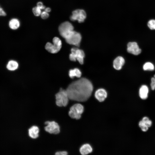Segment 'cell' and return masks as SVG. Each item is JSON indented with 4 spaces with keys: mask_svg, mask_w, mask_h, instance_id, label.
<instances>
[{
    "mask_svg": "<svg viewBox=\"0 0 155 155\" xmlns=\"http://www.w3.org/2000/svg\"><path fill=\"white\" fill-rule=\"evenodd\" d=\"M66 90L69 99L84 102L87 100L91 96L93 87L89 80L82 78L72 82Z\"/></svg>",
    "mask_w": 155,
    "mask_h": 155,
    "instance_id": "cell-1",
    "label": "cell"
},
{
    "mask_svg": "<svg viewBox=\"0 0 155 155\" xmlns=\"http://www.w3.org/2000/svg\"><path fill=\"white\" fill-rule=\"evenodd\" d=\"M56 103L59 106H65L69 99L66 90L60 88L55 95Z\"/></svg>",
    "mask_w": 155,
    "mask_h": 155,
    "instance_id": "cell-2",
    "label": "cell"
},
{
    "mask_svg": "<svg viewBox=\"0 0 155 155\" xmlns=\"http://www.w3.org/2000/svg\"><path fill=\"white\" fill-rule=\"evenodd\" d=\"M53 44L50 42H47L45 46V48L50 53H56L61 49L62 46V42L59 38L55 37L53 39Z\"/></svg>",
    "mask_w": 155,
    "mask_h": 155,
    "instance_id": "cell-3",
    "label": "cell"
},
{
    "mask_svg": "<svg viewBox=\"0 0 155 155\" xmlns=\"http://www.w3.org/2000/svg\"><path fill=\"white\" fill-rule=\"evenodd\" d=\"M65 39L68 44L79 46L82 40V36L79 32L73 30Z\"/></svg>",
    "mask_w": 155,
    "mask_h": 155,
    "instance_id": "cell-4",
    "label": "cell"
},
{
    "mask_svg": "<svg viewBox=\"0 0 155 155\" xmlns=\"http://www.w3.org/2000/svg\"><path fill=\"white\" fill-rule=\"evenodd\" d=\"M71 52L69 56L70 60L75 61L77 60L80 64L83 63L85 54L83 51L77 48H73L71 49Z\"/></svg>",
    "mask_w": 155,
    "mask_h": 155,
    "instance_id": "cell-5",
    "label": "cell"
},
{
    "mask_svg": "<svg viewBox=\"0 0 155 155\" xmlns=\"http://www.w3.org/2000/svg\"><path fill=\"white\" fill-rule=\"evenodd\" d=\"M84 111V107L80 104H74L70 108L69 112V116L73 119H79L81 117V114Z\"/></svg>",
    "mask_w": 155,
    "mask_h": 155,
    "instance_id": "cell-6",
    "label": "cell"
},
{
    "mask_svg": "<svg viewBox=\"0 0 155 155\" xmlns=\"http://www.w3.org/2000/svg\"><path fill=\"white\" fill-rule=\"evenodd\" d=\"M59 31L61 36L64 39L74 30L72 24L68 21L63 22L59 26Z\"/></svg>",
    "mask_w": 155,
    "mask_h": 155,
    "instance_id": "cell-7",
    "label": "cell"
},
{
    "mask_svg": "<svg viewBox=\"0 0 155 155\" xmlns=\"http://www.w3.org/2000/svg\"><path fill=\"white\" fill-rule=\"evenodd\" d=\"M70 16V20L73 21H77L79 23L84 22L87 17L86 11L82 9H77L73 11Z\"/></svg>",
    "mask_w": 155,
    "mask_h": 155,
    "instance_id": "cell-8",
    "label": "cell"
},
{
    "mask_svg": "<svg viewBox=\"0 0 155 155\" xmlns=\"http://www.w3.org/2000/svg\"><path fill=\"white\" fill-rule=\"evenodd\" d=\"M45 124L46 125L44 127L46 132L54 134H57L60 132V127L58 124L55 121H46Z\"/></svg>",
    "mask_w": 155,
    "mask_h": 155,
    "instance_id": "cell-9",
    "label": "cell"
},
{
    "mask_svg": "<svg viewBox=\"0 0 155 155\" xmlns=\"http://www.w3.org/2000/svg\"><path fill=\"white\" fill-rule=\"evenodd\" d=\"M127 52L134 55H137L141 52L142 50L138 43L135 41L129 42L127 45Z\"/></svg>",
    "mask_w": 155,
    "mask_h": 155,
    "instance_id": "cell-10",
    "label": "cell"
},
{
    "mask_svg": "<svg viewBox=\"0 0 155 155\" xmlns=\"http://www.w3.org/2000/svg\"><path fill=\"white\" fill-rule=\"evenodd\" d=\"M152 124V122L147 116L143 117L138 123V126L143 132L147 131Z\"/></svg>",
    "mask_w": 155,
    "mask_h": 155,
    "instance_id": "cell-11",
    "label": "cell"
},
{
    "mask_svg": "<svg viewBox=\"0 0 155 155\" xmlns=\"http://www.w3.org/2000/svg\"><path fill=\"white\" fill-rule=\"evenodd\" d=\"M149 92V88L146 85L143 84L140 88L139 90V95L140 98L143 100L147 98Z\"/></svg>",
    "mask_w": 155,
    "mask_h": 155,
    "instance_id": "cell-12",
    "label": "cell"
},
{
    "mask_svg": "<svg viewBox=\"0 0 155 155\" xmlns=\"http://www.w3.org/2000/svg\"><path fill=\"white\" fill-rule=\"evenodd\" d=\"M125 63V60L122 56H118L116 58L113 62V66L116 70L121 69Z\"/></svg>",
    "mask_w": 155,
    "mask_h": 155,
    "instance_id": "cell-13",
    "label": "cell"
},
{
    "mask_svg": "<svg viewBox=\"0 0 155 155\" xmlns=\"http://www.w3.org/2000/svg\"><path fill=\"white\" fill-rule=\"evenodd\" d=\"M95 96L99 101L103 102L106 98L107 93L104 89H99L96 91L95 93Z\"/></svg>",
    "mask_w": 155,
    "mask_h": 155,
    "instance_id": "cell-14",
    "label": "cell"
},
{
    "mask_svg": "<svg viewBox=\"0 0 155 155\" xmlns=\"http://www.w3.org/2000/svg\"><path fill=\"white\" fill-rule=\"evenodd\" d=\"M39 129L36 126H33L28 130V134L29 136L32 138L36 139L38 136Z\"/></svg>",
    "mask_w": 155,
    "mask_h": 155,
    "instance_id": "cell-15",
    "label": "cell"
},
{
    "mask_svg": "<svg viewBox=\"0 0 155 155\" xmlns=\"http://www.w3.org/2000/svg\"><path fill=\"white\" fill-rule=\"evenodd\" d=\"M92 148L91 146L88 144H85L80 147V151L81 154L85 155L91 153Z\"/></svg>",
    "mask_w": 155,
    "mask_h": 155,
    "instance_id": "cell-16",
    "label": "cell"
},
{
    "mask_svg": "<svg viewBox=\"0 0 155 155\" xmlns=\"http://www.w3.org/2000/svg\"><path fill=\"white\" fill-rule=\"evenodd\" d=\"M18 64L17 61L13 60H11L7 63L6 67L10 71H13L17 69L18 67Z\"/></svg>",
    "mask_w": 155,
    "mask_h": 155,
    "instance_id": "cell-17",
    "label": "cell"
},
{
    "mask_svg": "<svg viewBox=\"0 0 155 155\" xmlns=\"http://www.w3.org/2000/svg\"><path fill=\"white\" fill-rule=\"evenodd\" d=\"M69 75L71 78H73L75 77L80 78L82 75V73L80 70L77 68L70 69L69 72Z\"/></svg>",
    "mask_w": 155,
    "mask_h": 155,
    "instance_id": "cell-18",
    "label": "cell"
},
{
    "mask_svg": "<svg viewBox=\"0 0 155 155\" xmlns=\"http://www.w3.org/2000/svg\"><path fill=\"white\" fill-rule=\"evenodd\" d=\"M20 25V22L16 18L11 19L9 22V26L10 28L13 30L18 29Z\"/></svg>",
    "mask_w": 155,
    "mask_h": 155,
    "instance_id": "cell-19",
    "label": "cell"
},
{
    "mask_svg": "<svg viewBox=\"0 0 155 155\" xmlns=\"http://www.w3.org/2000/svg\"><path fill=\"white\" fill-rule=\"evenodd\" d=\"M143 69L145 71H152L154 70L155 67L152 63L147 61L143 64Z\"/></svg>",
    "mask_w": 155,
    "mask_h": 155,
    "instance_id": "cell-20",
    "label": "cell"
},
{
    "mask_svg": "<svg viewBox=\"0 0 155 155\" xmlns=\"http://www.w3.org/2000/svg\"><path fill=\"white\" fill-rule=\"evenodd\" d=\"M32 11L35 16H38L40 15L41 13V9L37 6L34 7L32 8Z\"/></svg>",
    "mask_w": 155,
    "mask_h": 155,
    "instance_id": "cell-21",
    "label": "cell"
},
{
    "mask_svg": "<svg viewBox=\"0 0 155 155\" xmlns=\"http://www.w3.org/2000/svg\"><path fill=\"white\" fill-rule=\"evenodd\" d=\"M148 25L151 30H155V20H151L149 21Z\"/></svg>",
    "mask_w": 155,
    "mask_h": 155,
    "instance_id": "cell-22",
    "label": "cell"
},
{
    "mask_svg": "<svg viewBox=\"0 0 155 155\" xmlns=\"http://www.w3.org/2000/svg\"><path fill=\"white\" fill-rule=\"evenodd\" d=\"M150 86L151 90H154L155 89V78L154 76L151 78Z\"/></svg>",
    "mask_w": 155,
    "mask_h": 155,
    "instance_id": "cell-23",
    "label": "cell"
},
{
    "mask_svg": "<svg viewBox=\"0 0 155 155\" xmlns=\"http://www.w3.org/2000/svg\"><path fill=\"white\" fill-rule=\"evenodd\" d=\"M40 16L42 19L45 20L49 17V14L48 13L44 11L41 12Z\"/></svg>",
    "mask_w": 155,
    "mask_h": 155,
    "instance_id": "cell-24",
    "label": "cell"
},
{
    "mask_svg": "<svg viewBox=\"0 0 155 155\" xmlns=\"http://www.w3.org/2000/svg\"><path fill=\"white\" fill-rule=\"evenodd\" d=\"M37 6L41 9H43L45 8V7L43 5V3L41 2H38L37 4Z\"/></svg>",
    "mask_w": 155,
    "mask_h": 155,
    "instance_id": "cell-25",
    "label": "cell"
},
{
    "mask_svg": "<svg viewBox=\"0 0 155 155\" xmlns=\"http://www.w3.org/2000/svg\"><path fill=\"white\" fill-rule=\"evenodd\" d=\"M67 152L65 151L58 152L55 154L56 155H67Z\"/></svg>",
    "mask_w": 155,
    "mask_h": 155,
    "instance_id": "cell-26",
    "label": "cell"
},
{
    "mask_svg": "<svg viewBox=\"0 0 155 155\" xmlns=\"http://www.w3.org/2000/svg\"><path fill=\"white\" fill-rule=\"evenodd\" d=\"M6 15L5 12L3 9L0 7V16H4Z\"/></svg>",
    "mask_w": 155,
    "mask_h": 155,
    "instance_id": "cell-27",
    "label": "cell"
},
{
    "mask_svg": "<svg viewBox=\"0 0 155 155\" xmlns=\"http://www.w3.org/2000/svg\"><path fill=\"white\" fill-rule=\"evenodd\" d=\"M44 9H45V11L48 13H49L50 12L51 10V9L49 7L45 8Z\"/></svg>",
    "mask_w": 155,
    "mask_h": 155,
    "instance_id": "cell-28",
    "label": "cell"
},
{
    "mask_svg": "<svg viewBox=\"0 0 155 155\" xmlns=\"http://www.w3.org/2000/svg\"><path fill=\"white\" fill-rule=\"evenodd\" d=\"M155 78V74H154L153 76Z\"/></svg>",
    "mask_w": 155,
    "mask_h": 155,
    "instance_id": "cell-29",
    "label": "cell"
}]
</instances>
